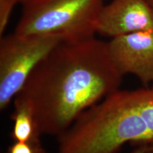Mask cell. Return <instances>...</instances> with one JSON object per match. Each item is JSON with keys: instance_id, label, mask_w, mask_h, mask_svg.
<instances>
[{"instance_id": "obj_11", "label": "cell", "mask_w": 153, "mask_h": 153, "mask_svg": "<svg viewBox=\"0 0 153 153\" xmlns=\"http://www.w3.org/2000/svg\"><path fill=\"white\" fill-rule=\"evenodd\" d=\"M147 1H148V3L150 4L151 5V7L153 8V0H147Z\"/></svg>"}, {"instance_id": "obj_12", "label": "cell", "mask_w": 153, "mask_h": 153, "mask_svg": "<svg viewBox=\"0 0 153 153\" xmlns=\"http://www.w3.org/2000/svg\"><path fill=\"white\" fill-rule=\"evenodd\" d=\"M150 153H153V148H152V150H150Z\"/></svg>"}, {"instance_id": "obj_6", "label": "cell", "mask_w": 153, "mask_h": 153, "mask_svg": "<svg viewBox=\"0 0 153 153\" xmlns=\"http://www.w3.org/2000/svg\"><path fill=\"white\" fill-rule=\"evenodd\" d=\"M11 119L14 121V126L10 136L14 141L41 143V135L37 128L33 114L26 104L14 100V111L11 115Z\"/></svg>"}, {"instance_id": "obj_3", "label": "cell", "mask_w": 153, "mask_h": 153, "mask_svg": "<svg viewBox=\"0 0 153 153\" xmlns=\"http://www.w3.org/2000/svg\"><path fill=\"white\" fill-rule=\"evenodd\" d=\"M55 36L22 35L14 32L0 40V109L9 106L34 68L57 44Z\"/></svg>"}, {"instance_id": "obj_5", "label": "cell", "mask_w": 153, "mask_h": 153, "mask_svg": "<svg viewBox=\"0 0 153 153\" xmlns=\"http://www.w3.org/2000/svg\"><path fill=\"white\" fill-rule=\"evenodd\" d=\"M138 31H153V8L147 0H112L103 6L97 33L113 38Z\"/></svg>"}, {"instance_id": "obj_4", "label": "cell", "mask_w": 153, "mask_h": 153, "mask_svg": "<svg viewBox=\"0 0 153 153\" xmlns=\"http://www.w3.org/2000/svg\"><path fill=\"white\" fill-rule=\"evenodd\" d=\"M108 53L118 72L132 74L145 86L153 82V31H138L113 38Z\"/></svg>"}, {"instance_id": "obj_7", "label": "cell", "mask_w": 153, "mask_h": 153, "mask_svg": "<svg viewBox=\"0 0 153 153\" xmlns=\"http://www.w3.org/2000/svg\"><path fill=\"white\" fill-rule=\"evenodd\" d=\"M17 0H0V36L2 37L7 27Z\"/></svg>"}, {"instance_id": "obj_2", "label": "cell", "mask_w": 153, "mask_h": 153, "mask_svg": "<svg viewBox=\"0 0 153 153\" xmlns=\"http://www.w3.org/2000/svg\"><path fill=\"white\" fill-rule=\"evenodd\" d=\"M23 6L15 33L76 43L94 37L104 0H30Z\"/></svg>"}, {"instance_id": "obj_9", "label": "cell", "mask_w": 153, "mask_h": 153, "mask_svg": "<svg viewBox=\"0 0 153 153\" xmlns=\"http://www.w3.org/2000/svg\"><path fill=\"white\" fill-rule=\"evenodd\" d=\"M153 148V144L139 145L138 147L131 153H150Z\"/></svg>"}, {"instance_id": "obj_10", "label": "cell", "mask_w": 153, "mask_h": 153, "mask_svg": "<svg viewBox=\"0 0 153 153\" xmlns=\"http://www.w3.org/2000/svg\"><path fill=\"white\" fill-rule=\"evenodd\" d=\"M30 1V0H17V1H18L19 3L22 4H24L28 2V1Z\"/></svg>"}, {"instance_id": "obj_8", "label": "cell", "mask_w": 153, "mask_h": 153, "mask_svg": "<svg viewBox=\"0 0 153 153\" xmlns=\"http://www.w3.org/2000/svg\"><path fill=\"white\" fill-rule=\"evenodd\" d=\"M5 153H45L42 143H31L14 141Z\"/></svg>"}, {"instance_id": "obj_1", "label": "cell", "mask_w": 153, "mask_h": 153, "mask_svg": "<svg viewBox=\"0 0 153 153\" xmlns=\"http://www.w3.org/2000/svg\"><path fill=\"white\" fill-rule=\"evenodd\" d=\"M123 76L106 42H60L34 68L14 100L33 114L41 135L59 137L85 111L119 89Z\"/></svg>"}]
</instances>
